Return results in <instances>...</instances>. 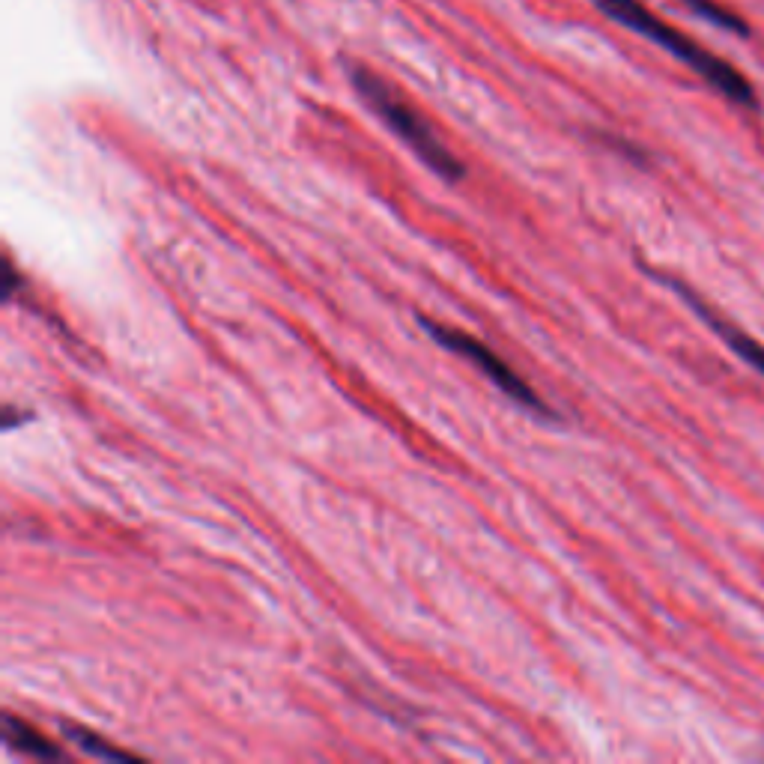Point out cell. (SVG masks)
I'll list each match as a JSON object with an SVG mask.
<instances>
[{"label": "cell", "mask_w": 764, "mask_h": 764, "mask_svg": "<svg viewBox=\"0 0 764 764\" xmlns=\"http://www.w3.org/2000/svg\"><path fill=\"white\" fill-rule=\"evenodd\" d=\"M591 3L597 9H603V15H609L612 21L624 24L627 30L651 39L663 51L678 57L684 66H690L699 78H705V84H711L729 102H735L741 108H756L759 105L753 84L732 63H726L723 57L711 54L708 48H702L696 39H690L678 27H672L663 18H657L645 3H639V0H591Z\"/></svg>", "instance_id": "1"}, {"label": "cell", "mask_w": 764, "mask_h": 764, "mask_svg": "<svg viewBox=\"0 0 764 764\" xmlns=\"http://www.w3.org/2000/svg\"><path fill=\"white\" fill-rule=\"evenodd\" d=\"M353 84L359 90V96L368 102V108L380 117L382 123L433 171L439 174L442 180L454 183V180H463L466 168L463 162L439 141V135L433 132V126L406 102L400 99L388 81H382L380 75H374L371 69H353Z\"/></svg>", "instance_id": "2"}, {"label": "cell", "mask_w": 764, "mask_h": 764, "mask_svg": "<svg viewBox=\"0 0 764 764\" xmlns=\"http://www.w3.org/2000/svg\"><path fill=\"white\" fill-rule=\"evenodd\" d=\"M421 326H424V332H427L439 347H445V350L463 356L466 362H472L487 380L493 382L499 391H505L514 403H520L523 409H529V412H535V415H544V418L553 415V409L544 406V400L532 391V385L523 380L499 353H493L484 341H478L475 335H466V332H460V329H451V326H442V323H430V320H421Z\"/></svg>", "instance_id": "3"}, {"label": "cell", "mask_w": 764, "mask_h": 764, "mask_svg": "<svg viewBox=\"0 0 764 764\" xmlns=\"http://www.w3.org/2000/svg\"><path fill=\"white\" fill-rule=\"evenodd\" d=\"M660 281H666V284H669V287H672V290H675V293H678V296H681V299H684V302H687V305H690V308H693V311H696V314H699V317H702V320H705V323H708V326H711V329H714V332H717V335H720V338H723V341H726V344H729V347H732V350H735V353H738V356L750 365V368H756V371L764 377V347L756 341V338H753V335H747V332H741L735 323H729V320L717 317V314H714V308H711L708 302H702V299H699V296H696L687 284L672 281V278H663V275H660Z\"/></svg>", "instance_id": "4"}, {"label": "cell", "mask_w": 764, "mask_h": 764, "mask_svg": "<svg viewBox=\"0 0 764 764\" xmlns=\"http://www.w3.org/2000/svg\"><path fill=\"white\" fill-rule=\"evenodd\" d=\"M3 744L9 750L30 756V759H63V753L45 735H39L33 726L21 723L15 714H6V720H3Z\"/></svg>", "instance_id": "5"}, {"label": "cell", "mask_w": 764, "mask_h": 764, "mask_svg": "<svg viewBox=\"0 0 764 764\" xmlns=\"http://www.w3.org/2000/svg\"><path fill=\"white\" fill-rule=\"evenodd\" d=\"M63 735H66L78 750H84L87 756L108 759V762H138L132 753H126V750H120V747H111L102 735L87 732V729H81V726H63Z\"/></svg>", "instance_id": "6"}, {"label": "cell", "mask_w": 764, "mask_h": 764, "mask_svg": "<svg viewBox=\"0 0 764 764\" xmlns=\"http://www.w3.org/2000/svg\"><path fill=\"white\" fill-rule=\"evenodd\" d=\"M690 9H696L702 18H708L711 24H717V27H723V30H732V33H738V36H750V24L738 15V12H732L729 6H723V3H717V0H684Z\"/></svg>", "instance_id": "7"}]
</instances>
